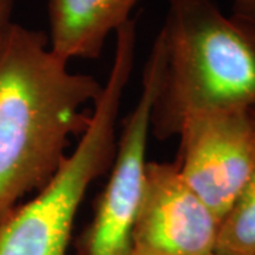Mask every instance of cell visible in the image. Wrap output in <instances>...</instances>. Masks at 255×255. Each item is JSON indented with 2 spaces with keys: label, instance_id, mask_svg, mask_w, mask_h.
Masks as SVG:
<instances>
[{
  "label": "cell",
  "instance_id": "6da1fadb",
  "mask_svg": "<svg viewBox=\"0 0 255 255\" xmlns=\"http://www.w3.org/2000/svg\"><path fill=\"white\" fill-rule=\"evenodd\" d=\"M68 64L46 33L0 28V226L60 169L100 97L102 84Z\"/></svg>",
  "mask_w": 255,
  "mask_h": 255
},
{
  "label": "cell",
  "instance_id": "7a4b0ae2",
  "mask_svg": "<svg viewBox=\"0 0 255 255\" xmlns=\"http://www.w3.org/2000/svg\"><path fill=\"white\" fill-rule=\"evenodd\" d=\"M152 133L176 136L187 119L255 108V23L213 0H167Z\"/></svg>",
  "mask_w": 255,
  "mask_h": 255
},
{
  "label": "cell",
  "instance_id": "3957f363",
  "mask_svg": "<svg viewBox=\"0 0 255 255\" xmlns=\"http://www.w3.org/2000/svg\"><path fill=\"white\" fill-rule=\"evenodd\" d=\"M115 34L110 74L87 127L54 176L0 226V255H68L84 199L108 173L118 143L119 112L135 63V20Z\"/></svg>",
  "mask_w": 255,
  "mask_h": 255
},
{
  "label": "cell",
  "instance_id": "277c9868",
  "mask_svg": "<svg viewBox=\"0 0 255 255\" xmlns=\"http://www.w3.org/2000/svg\"><path fill=\"white\" fill-rule=\"evenodd\" d=\"M163 65V41L157 34L143 68L140 97L124 119L108 180L97 199L90 224L77 243L75 255L133 254V227L147 163L152 112Z\"/></svg>",
  "mask_w": 255,
  "mask_h": 255
},
{
  "label": "cell",
  "instance_id": "5b68a950",
  "mask_svg": "<svg viewBox=\"0 0 255 255\" xmlns=\"http://www.w3.org/2000/svg\"><path fill=\"white\" fill-rule=\"evenodd\" d=\"M174 163L214 216L223 223L246 187L255 153L254 110L213 112L187 119Z\"/></svg>",
  "mask_w": 255,
  "mask_h": 255
},
{
  "label": "cell",
  "instance_id": "8992f818",
  "mask_svg": "<svg viewBox=\"0 0 255 255\" xmlns=\"http://www.w3.org/2000/svg\"><path fill=\"white\" fill-rule=\"evenodd\" d=\"M220 226L184 182L177 164L147 160L132 255H213Z\"/></svg>",
  "mask_w": 255,
  "mask_h": 255
},
{
  "label": "cell",
  "instance_id": "52a82bcc",
  "mask_svg": "<svg viewBox=\"0 0 255 255\" xmlns=\"http://www.w3.org/2000/svg\"><path fill=\"white\" fill-rule=\"evenodd\" d=\"M140 0H47L48 43L65 61L95 60Z\"/></svg>",
  "mask_w": 255,
  "mask_h": 255
},
{
  "label": "cell",
  "instance_id": "ba28073f",
  "mask_svg": "<svg viewBox=\"0 0 255 255\" xmlns=\"http://www.w3.org/2000/svg\"><path fill=\"white\" fill-rule=\"evenodd\" d=\"M213 255H255V153L246 187L220 226Z\"/></svg>",
  "mask_w": 255,
  "mask_h": 255
},
{
  "label": "cell",
  "instance_id": "9c48e42d",
  "mask_svg": "<svg viewBox=\"0 0 255 255\" xmlns=\"http://www.w3.org/2000/svg\"><path fill=\"white\" fill-rule=\"evenodd\" d=\"M236 14L255 23V0H234Z\"/></svg>",
  "mask_w": 255,
  "mask_h": 255
},
{
  "label": "cell",
  "instance_id": "30bf717a",
  "mask_svg": "<svg viewBox=\"0 0 255 255\" xmlns=\"http://www.w3.org/2000/svg\"><path fill=\"white\" fill-rule=\"evenodd\" d=\"M16 0H0V28L11 21Z\"/></svg>",
  "mask_w": 255,
  "mask_h": 255
}]
</instances>
